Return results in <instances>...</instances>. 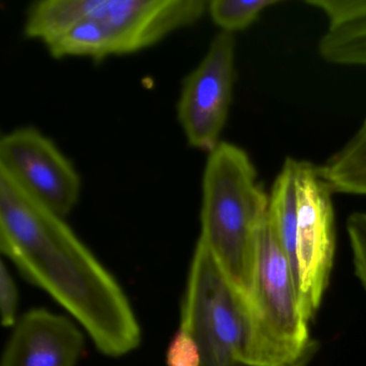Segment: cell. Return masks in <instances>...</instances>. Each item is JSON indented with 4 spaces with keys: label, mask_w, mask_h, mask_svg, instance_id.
I'll list each match as a JSON object with an SVG mask.
<instances>
[{
    "label": "cell",
    "mask_w": 366,
    "mask_h": 366,
    "mask_svg": "<svg viewBox=\"0 0 366 366\" xmlns=\"http://www.w3.org/2000/svg\"><path fill=\"white\" fill-rule=\"evenodd\" d=\"M0 249L21 275L46 291L89 334L107 357L136 350L142 330L113 274L61 216L0 173Z\"/></svg>",
    "instance_id": "obj_1"
},
{
    "label": "cell",
    "mask_w": 366,
    "mask_h": 366,
    "mask_svg": "<svg viewBox=\"0 0 366 366\" xmlns=\"http://www.w3.org/2000/svg\"><path fill=\"white\" fill-rule=\"evenodd\" d=\"M201 189L199 241L247 299L254 280L257 235L267 217L269 194L247 152L226 141L207 154Z\"/></svg>",
    "instance_id": "obj_2"
},
{
    "label": "cell",
    "mask_w": 366,
    "mask_h": 366,
    "mask_svg": "<svg viewBox=\"0 0 366 366\" xmlns=\"http://www.w3.org/2000/svg\"><path fill=\"white\" fill-rule=\"evenodd\" d=\"M179 327L196 340L200 366H308L319 350L287 361L259 329L247 299L199 239L182 299Z\"/></svg>",
    "instance_id": "obj_3"
},
{
    "label": "cell",
    "mask_w": 366,
    "mask_h": 366,
    "mask_svg": "<svg viewBox=\"0 0 366 366\" xmlns=\"http://www.w3.org/2000/svg\"><path fill=\"white\" fill-rule=\"evenodd\" d=\"M207 0H63L65 34L46 46L53 59L140 52L207 14Z\"/></svg>",
    "instance_id": "obj_4"
},
{
    "label": "cell",
    "mask_w": 366,
    "mask_h": 366,
    "mask_svg": "<svg viewBox=\"0 0 366 366\" xmlns=\"http://www.w3.org/2000/svg\"><path fill=\"white\" fill-rule=\"evenodd\" d=\"M247 301L259 329L287 361H297L319 348V342L310 338V321L302 312L290 261L267 217L257 235L256 265Z\"/></svg>",
    "instance_id": "obj_5"
},
{
    "label": "cell",
    "mask_w": 366,
    "mask_h": 366,
    "mask_svg": "<svg viewBox=\"0 0 366 366\" xmlns=\"http://www.w3.org/2000/svg\"><path fill=\"white\" fill-rule=\"evenodd\" d=\"M297 254L300 305L308 321L320 307L329 286L335 256V213L333 190L319 166L297 159Z\"/></svg>",
    "instance_id": "obj_6"
},
{
    "label": "cell",
    "mask_w": 366,
    "mask_h": 366,
    "mask_svg": "<svg viewBox=\"0 0 366 366\" xmlns=\"http://www.w3.org/2000/svg\"><path fill=\"white\" fill-rule=\"evenodd\" d=\"M235 52V36L219 31L200 63L183 79L177 121L192 149L209 154L222 142L237 79Z\"/></svg>",
    "instance_id": "obj_7"
},
{
    "label": "cell",
    "mask_w": 366,
    "mask_h": 366,
    "mask_svg": "<svg viewBox=\"0 0 366 366\" xmlns=\"http://www.w3.org/2000/svg\"><path fill=\"white\" fill-rule=\"evenodd\" d=\"M0 173L64 218L80 199L82 181L78 171L54 141L37 128H16L1 137Z\"/></svg>",
    "instance_id": "obj_8"
},
{
    "label": "cell",
    "mask_w": 366,
    "mask_h": 366,
    "mask_svg": "<svg viewBox=\"0 0 366 366\" xmlns=\"http://www.w3.org/2000/svg\"><path fill=\"white\" fill-rule=\"evenodd\" d=\"M84 340L68 317L33 308L14 325L0 366H76Z\"/></svg>",
    "instance_id": "obj_9"
},
{
    "label": "cell",
    "mask_w": 366,
    "mask_h": 366,
    "mask_svg": "<svg viewBox=\"0 0 366 366\" xmlns=\"http://www.w3.org/2000/svg\"><path fill=\"white\" fill-rule=\"evenodd\" d=\"M297 159L287 157L282 164L277 177L274 179L271 192L269 194L267 220L290 261L299 291L297 277V254H295V239H297Z\"/></svg>",
    "instance_id": "obj_10"
},
{
    "label": "cell",
    "mask_w": 366,
    "mask_h": 366,
    "mask_svg": "<svg viewBox=\"0 0 366 366\" xmlns=\"http://www.w3.org/2000/svg\"><path fill=\"white\" fill-rule=\"evenodd\" d=\"M319 168L334 192L366 197V117L355 134Z\"/></svg>",
    "instance_id": "obj_11"
},
{
    "label": "cell",
    "mask_w": 366,
    "mask_h": 366,
    "mask_svg": "<svg viewBox=\"0 0 366 366\" xmlns=\"http://www.w3.org/2000/svg\"><path fill=\"white\" fill-rule=\"evenodd\" d=\"M278 4L277 0H209L207 14L220 31L235 35L252 26L262 12Z\"/></svg>",
    "instance_id": "obj_12"
},
{
    "label": "cell",
    "mask_w": 366,
    "mask_h": 366,
    "mask_svg": "<svg viewBox=\"0 0 366 366\" xmlns=\"http://www.w3.org/2000/svg\"><path fill=\"white\" fill-rule=\"evenodd\" d=\"M346 228L352 249L355 275L366 289V213L351 214L347 219Z\"/></svg>",
    "instance_id": "obj_13"
},
{
    "label": "cell",
    "mask_w": 366,
    "mask_h": 366,
    "mask_svg": "<svg viewBox=\"0 0 366 366\" xmlns=\"http://www.w3.org/2000/svg\"><path fill=\"white\" fill-rule=\"evenodd\" d=\"M167 366H200L198 345L192 335L179 327L167 350Z\"/></svg>",
    "instance_id": "obj_14"
},
{
    "label": "cell",
    "mask_w": 366,
    "mask_h": 366,
    "mask_svg": "<svg viewBox=\"0 0 366 366\" xmlns=\"http://www.w3.org/2000/svg\"><path fill=\"white\" fill-rule=\"evenodd\" d=\"M19 291L5 262L0 267V314L1 325L12 327L18 322Z\"/></svg>",
    "instance_id": "obj_15"
}]
</instances>
